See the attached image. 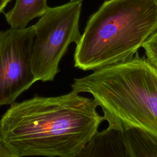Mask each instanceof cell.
<instances>
[{
  "mask_svg": "<svg viewBox=\"0 0 157 157\" xmlns=\"http://www.w3.org/2000/svg\"><path fill=\"white\" fill-rule=\"evenodd\" d=\"M1 143H0V146H1Z\"/></svg>",
  "mask_w": 157,
  "mask_h": 157,
  "instance_id": "7c38bea8",
  "label": "cell"
},
{
  "mask_svg": "<svg viewBox=\"0 0 157 157\" xmlns=\"http://www.w3.org/2000/svg\"><path fill=\"white\" fill-rule=\"evenodd\" d=\"M82 2L70 0L60 6L48 7L34 25L31 66L37 81H53L69 45L79 42Z\"/></svg>",
  "mask_w": 157,
  "mask_h": 157,
  "instance_id": "277c9868",
  "label": "cell"
},
{
  "mask_svg": "<svg viewBox=\"0 0 157 157\" xmlns=\"http://www.w3.org/2000/svg\"><path fill=\"white\" fill-rule=\"evenodd\" d=\"M123 134L130 157H157V137L136 128L123 130Z\"/></svg>",
  "mask_w": 157,
  "mask_h": 157,
  "instance_id": "ba28073f",
  "label": "cell"
},
{
  "mask_svg": "<svg viewBox=\"0 0 157 157\" xmlns=\"http://www.w3.org/2000/svg\"><path fill=\"white\" fill-rule=\"evenodd\" d=\"M144 48L147 59L157 67V31L145 42Z\"/></svg>",
  "mask_w": 157,
  "mask_h": 157,
  "instance_id": "9c48e42d",
  "label": "cell"
},
{
  "mask_svg": "<svg viewBox=\"0 0 157 157\" xmlns=\"http://www.w3.org/2000/svg\"><path fill=\"white\" fill-rule=\"evenodd\" d=\"M69 157H130L123 130L109 125L94 136L77 152Z\"/></svg>",
  "mask_w": 157,
  "mask_h": 157,
  "instance_id": "8992f818",
  "label": "cell"
},
{
  "mask_svg": "<svg viewBox=\"0 0 157 157\" xmlns=\"http://www.w3.org/2000/svg\"><path fill=\"white\" fill-rule=\"evenodd\" d=\"M0 157H14L2 145L0 146Z\"/></svg>",
  "mask_w": 157,
  "mask_h": 157,
  "instance_id": "30bf717a",
  "label": "cell"
},
{
  "mask_svg": "<svg viewBox=\"0 0 157 157\" xmlns=\"http://www.w3.org/2000/svg\"><path fill=\"white\" fill-rule=\"evenodd\" d=\"M71 87L92 95L109 125L157 137V67L148 59L132 57L94 70L74 78Z\"/></svg>",
  "mask_w": 157,
  "mask_h": 157,
  "instance_id": "7a4b0ae2",
  "label": "cell"
},
{
  "mask_svg": "<svg viewBox=\"0 0 157 157\" xmlns=\"http://www.w3.org/2000/svg\"><path fill=\"white\" fill-rule=\"evenodd\" d=\"M157 31V0H107L88 19L74 66L96 70L132 57Z\"/></svg>",
  "mask_w": 157,
  "mask_h": 157,
  "instance_id": "3957f363",
  "label": "cell"
},
{
  "mask_svg": "<svg viewBox=\"0 0 157 157\" xmlns=\"http://www.w3.org/2000/svg\"><path fill=\"white\" fill-rule=\"evenodd\" d=\"M93 99L74 91L14 102L0 118V143L14 157H69L104 121Z\"/></svg>",
  "mask_w": 157,
  "mask_h": 157,
  "instance_id": "6da1fadb",
  "label": "cell"
},
{
  "mask_svg": "<svg viewBox=\"0 0 157 157\" xmlns=\"http://www.w3.org/2000/svg\"><path fill=\"white\" fill-rule=\"evenodd\" d=\"M48 7L47 0H15L4 16L11 28L24 29L32 20L40 17Z\"/></svg>",
  "mask_w": 157,
  "mask_h": 157,
  "instance_id": "52a82bcc",
  "label": "cell"
},
{
  "mask_svg": "<svg viewBox=\"0 0 157 157\" xmlns=\"http://www.w3.org/2000/svg\"><path fill=\"white\" fill-rule=\"evenodd\" d=\"M34 26L0 31V106L11 105L37 81L31 66Z\"/></svg>",
  "mask_w": 157,
  "mask_h": 157,
  "instance_id": "5b68a950",
  "label": "cell"
},
{
  "mask_svg": "<svg viewBox=\"0 0 157 157\" xmlns=\"http://www.w3.org/2000/svg\"><path fill=\"white\" fill-rule=\"evenodd\" d=\"M11 0H0V13H1L7 4Z\"/></svg>",
  "mask_w": 157,
  "mask_h": 157,
  "instance_id": "8fae6325",
  "label": "cell"
}]
</instances>
